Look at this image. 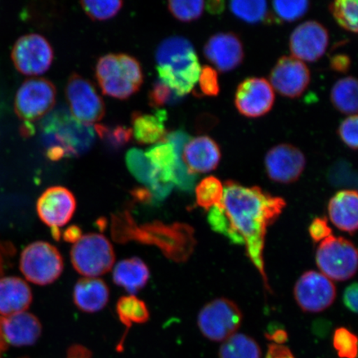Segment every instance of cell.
<instances>
[{"instance_id": "obj_27", "label": "cell", "mask_w": 358, "mask_h": 358, "mask_svg": "<svg viewBox=\"0 0 358 358\" xmlns=\"http://www.w3.org/2000/svg\"><path fill=\"white\" fill-rule=\"evenodd\" d=\"M357 80L353 77L343 78L334 85L330 95L331 102L340 113L357 115Z\"/></svg>"}, {"instance_id": "obj_15", "label": "cell", "mask_w": 358, "mask_h": 358, "mask_svg": "<svg viewBox=\"0 0 358 358\" xmlns=\"http://www.w3.org/2000/svg\"><path fill=\"white\" fill-rule=\"evenodd\" d=\"M265 164L267 176L272 181L288 185L301 178L306 158L297 147L281 144L267 152Z\"/></svg>"}, {"instance_id": "obj_40", "label": "cell", "mask_w": 358, "mask_h": 358, "mask_svg": "<svg viewBox=\"0 0 358 358\" xmlns=\"http://www.w3.org/2000/svg\"><path fill=\"white\" fill-rule=\"evenodd\" d=\"M357 115H349L340 124L338 136L342 141L352 150L357 149Z\"/></svg>"}, {"instance_id": "obj_32", "label": "cell", "mask_w": 358, "mask_h": 358, "mask_svg": "<svg viewBox=\"0 0 358 358\" xmlns=\"http://www.w3.org/2000/svg\"><path fill=\"white\" fill-rule=\"evenodd\" d=\"M358 0H334L330 11L338 24L349 32L357 34Z\"/></svg>"}, {"instance_id": "obj_8", "label": "cell", "mask_w": 358, "mask_h": 358, "mask_svg": "<svg viewBox=\"0 0 358 358\" xmlns=\"http://www.w3.org/2000/svg\"><path fill=\"white\" fill-rule=\"evenodd\" d=\"M243 316L237 304L220 298L201 308L198 324L205 338L213 342H224L239 329Z\"/></svg>"}, {"instance_id": "obj_13", "label": "cell", "mask_w": 358, "mask_h": 358, "mask_svg": "<svg viewBox=\"0 0 358 358\" xmlns=\"http://www.w3.org/2000/svg\"><path fill=\"white\" fill-rule=\"evenodd\" d=\"M275 101L274 89L266 79L249 78L237 87L234 102L236 110L245 117L259 118L271 110Z\"/></svg>"}, {"instance_id": "obj_5", "label": "cell", "mask_w": 358, "mask_h": 358, "mask_svg": "<svg viewBox=\"0 0 358 358\" xmlns=\"http://www.w3.org/2000/svg\"><path fill=\"white\" fill-rule=\"evenodd\" d=\"M115 259L114 249L108 239L97 234L83 236L71 250V261L75 270L89 278L109 272Z\"/></svg>"}, {"instance_id": "obj_24", "label": "cell", "mask_w": 358, "mask_h": 358, "mask_svg": "<svg viewBox=\"0 0 358 358\" xmlns=\"http://www.w3.org/2000/svg\"><path fill=\"white\" fill-rule=\"evenodd\" d=\"M167 112L156 109L154 114H143L134 112L132 114V136L138 144L153 145L166 141L168 132L165 127Z\"/></svg>"}, {"instance_id": "obj_36", "label": "cell", "mask_w": 358, "mask_h": 358, "mask_svg": "<svg viewBox=\"0 0 358 358\" xmlns=\"http://www.w3.org/2000/svg\"><path fill=\"white\" fill-rule=\"evenodd\" d=\"M95 131L99 134L101 140L113 149H119L127 145L132 138V129L123 125L110 127L107 125L106 127V125L96 124Z\"/></svg>"}, {"instance_id": "obj_21", "label": "cell", "mask_w": 358, "mask_h": 358, "mask_svg": "<svg viewBox=\"0 0 358 358\" xmlns=\"http://www.w3.org/2000/svg\"><path fill=\"white\" fill-rule=\"evenodd\" d=\"M125 161L132 176L148 187L152 199L158 201L166 199L173 185H167L159 180L158 173L152 166L145 153L138 149L129 150L125 157Z\"/></svg>"}, {"instance_id": "obj_4", "label": "cell", "mask_w": 358, "mask_h": 358, "mask_svg": "<svg viewBox=\"0 0 358 358\" xmlns=\"http://www.w3.org/2000/svg\"><path fill=\"white\" fill-rule=\"evenodd\" d=\"M96 78L103 94L127 100L141 89L144 75L136 59L128 55H107L98 60Z\"/></svg>"}, {"instance_id": "obj_17", "label": "cell", "mask_w": 358, "mask_h": 358, "mask_svg": "<svg viewBox=\"0 0 358 358\" xmlns=\"http://www.w3.org/2000/svg\"><path fill=\"white\" fill-rule=\"evenodd\" d=\"M76 207L77 201L73 192L64 187H52L40 196L37 212L40 219L52 230H59L73 217Z\"/></svg>"}, {"instance_id": "obj_42", "label": "cell", "mask_w": 358, "mask_h": 358, "mask_svg": "<svg viewBox=\"0 0 358 358\" xmlns=\"http://www.w3.org/2000/svg\"><path fill=\"white\" fill-rule=\"evenodd\" d=\"M352 64L351 58L346 55H336L330 58V66L340 73H347Z\"/></svg>"}, {"instance_id": "obj_18", "label": "cell", "mask_w": 358, "mask_h": 358, "mask_svg": "<svg viewBox=\"0 0 358 358\" xmlns=\"http://www.w3.org/2000/svg\"><path fill=\"white\" fill-rule=\"evenodd\" d=\"M203 53L217 71L225 73L243 64L245 57L243 43L234 33H218L209 38Z\"/></svg>"}, {"instance_id": "obj_29", "label": "cell", "mask_w": 358, "mask_h": 358, "mask_svg": "<svg viewBox=\"0 0 358 358\" xmlns=\"http://www.w3.org/2000/svg\"><path fill=\"white\" fill-rule=\"evenodd\" d=\"M219 358H262V350L256 340L236 333L223 342Z\"/></svg>"}, {"instance_id": "obj_34", "label": "cell", "mask_w": 358, "mask_h": 358, "mask_svg": "<svg viewBox=\"0 0 358 358\" xmlns=\"http://www.w3.org/2000/svg\"><path fill=\"white\" fill-rule=\"evenodd\" d=\"M169 10L178 21L190 22L203 15L205 0H168Z\"/></svg>"}, {"instance_id": "obj_43", "label": "cell", "mask_w": 358, "mask_h": 358, "mask_svg": "<svg viewBox=\"0 0 358 358\" xmlns=\"http://www.w3.org/2000/svg\"><path fill=\"white\" fill-rule=\"evenodd\" d=\"M357 294L358 289L357 283L352 284L344 291L343 303L349 310L357 312Z\"/></svg>"}, {"instance_id": "obj_35", "label": "cell", "mask_w": 358, "mask_h": 358, "mask_svg": "<svg viewBox=\"0 0 358 358\" xmlns=\"http://www.w3.org/2000/svg\"><path fill=\"white\" fill-rule=\"evenodd\" d=\"M273 10L280 20L292 22L301 20L310 8V0H272Z\"/></svg>"}, {"instance_id": "obj_30", "label": "cell", "mask_w": 358, "mask_h": 358, "mask_svg": "<svg viewBox=\"0 0 358 358\" xmlns=\"http://www.w3.org/2000/svg\"><path fill=\"white\" fill-rule=\"evenodd\" d=\"M232 13L249 24H258L271 21L267 0H229Z\"/></svg>"}, {"instance_id": "obj_28", "label": "cell", "mask_w": 358, "mask_h": 358, "mask_svg": "<svg viewBox=\"0 0 358 358\" xmlns=\"http://www.w3.org/2000/svg\"><path fill=\"white\" fill-rule=\"evenodd\" d=\"M116 313L127 328V333L132 325L145 324L150 319V311L146 303L133 294L119 299L116 303Z\"/></svg>"}, {"instance_id": "obj_19", "label": "cell", "mask_w": 358, "mask_h": 358, "mask_svg": "<svg viewBox=\"0 0 358 358\" xmlns=\"http://www.w3.org/2000/svg\"><path fill=\"white\" fill-rule=\"evenodd\" d=\"M221 158L220 147L208 136L192 138L183 146L181 153V159L189 174L213 171Z\"/></svg>"}, {"instance_id": "obj_6", "label": "cell", "mask_w": 358, "mask_h": 358, "mask_svg": "<svg viewBox=\"0 0 358 358\" xmlns=\"http://www.w3.org/2000/svg\"><path fill=\"white\" fill-rule=\"evenodd\" d=\"M316 263L322 274L329 280L345 281L356 274L357 250L350 241L331 235L321 241Z\"/></svg>"}, {"instance_id": "obj_39", "label": "cell", "mask_w": 358, "mask_h": 358, "mask_svg": "<svg viewBox=\"0 0 358 358\" xmlns=\"http://www.w3.org/2000/svg\"><path fill=\"white\" fill-rule=\"evenodd\" d=\"M201 92L207 96H217L220 93L217 71L212 66H204L201 69L199 78Z\"/></svg>"}, {"instance_id": "obj_12", "label": "cell", "mask_w": 358, "mask_h": 358, "mask_svg": "<svg viewBox=\"0 0 358 358\" xmlns=\"http://www.w3.org/2000/svg\"><path fill=\"white\" fill-rule=\"evenodd\" d=\"M294 294L303 311L320 313L332 306L336 298V288L328 277L311 271L304 273L298 280Z\"/></svg>"}, {"instance_id": "obj_46", "label": "cell", "mask_w": 358, "mask_h": 358, "mask_svg": "<svg viewBox=\"0 0 358 358\" xmlns=\"http://www.w3.org/2000/svg\"><path fill=\"white\" fill-rule=\"evenodd\" d=\"M225 0H206V8L212 15H219L225 10Z\"/></svg>"}, {"instance_id": "obj_37", "label": "cell", "mask_w": 358, "mask_h": 358, "mask_svg": "<svg viewBox=\"0 0 358 358\" xmlns=\"http://www.w3.org/2000/svg\"><path fill=\"white\" fill-rule=\"evenodd\" d=\"M334 347L340 358H357V336L345 328L336 329L334 336Z\"/></svg>"}, {"instance_id": "obj_49", "label": "cell", "mask_w": 358, "mask_h": 358, "mask_svg": "<svg viewBox=\"0 0 358 358\" xmlns=\"http://www.w3.org/2000/svg\"><path fill=\"white\" fill-rule=\"evenodd\" d=\"M266 337L268 339L273 340L275 344H284L286 341H287V334L283 330H277L275 332L271 335L266 334Z\"/></svg>"}, {"instance_id": "obj_2", "label": "cell", "mask_w": 358, "mask_h": 358, "mask_svg": "<svg viewBox=\"0 0 358 358\" xmlns=\"http://www.w3.org/2000/svg\"><path fill=\"white\" fill-rule=\"evenodd\" d=\"M155 60L159 80L178 97L192 92L199 82L201 67L189 39L181 36L164 39L157 48Z\"/></svg>"}, {"instance_id": "obj_10", "label": "cell", "mask_w": 358, "mask_h": 358, "mask_svg": "<svg viewBox=\"0 0 358 358\" xmlns=\"http://www.w3.org/2000/svg\"><path fill=\"white\" fill-rule=\"evenodd\" d=\"M66 96L71 115L83 124L100 122L106 114L105 103L90 80L71 74L67 80Z\"/></svg>"}, {"instance_id": "obj_47", "label": "cell", "mask_w": 358, "mask_h": 358, "mask_svg": "<svg viewBox=\"0 0 358 358\" xmlns=\"http://www.w3.org/2000/svg\"><path fill=\"white\" fill-rule=\"evenodd\" d=\"M66 358H92V352L82 345H73L67 352Z\"/></svg>"}, {"instance_id": "obj_38", "label": "cell", "mask_w": 358, "mask_h": 358, "mask_svg": "<svg viewBox=\"0 0 358 358\" xmlns=\"http://www.w3.org/2000/svg\"><path fill=\"white\" fill-rule=\"evenodd\" d=\"M176 93L159 79L156 80L149 94L150 105L154 108L171 104L179 99Z\"/></svg>"}, {"instance_id": "obj_11", "label": "cell", "mask_w": 358, "mask_h": 358, "mask_svg": "<svg viewBox=\"0 0 358 358\" xmlns=\"http://www.w3.org/2000/svg\"><path fill=\"white\" fill-rule=\"evenodd\" d=\"M11 57L20 73L39 76L50 69L55 53L46 38L42 35L32 34L22 36L17 40Z\"/></svg>"}, {"instance_id": "obj_26", "label": "cell", "mask_w": 358, "mask_h": 358, "mask_svg": "<svg viewBox=\"0 0 358 358\" xmlns=\"http://www.w3.org/2000/svg\"><path fill=\"white\" fill-rule=\"evenodd\" d=\"M149 268L140 258L123 259L115 266L113 280L129 294H136L145 287L150 279Z\"/></svg>"}, {"instance_id": "obj_7", "label": "cell", "mask_w": 358, "mask_h": 358, "mask_svg": "<svg viewBox=\"0 0 358 358\" xmlns=\"http://www.w3.org/2000/svg\"><path fill=\"white\" fill-rule=\"evenodd\" d=\"M20 270L25 278L35 285H50L62 275L64 261L55 246L35 241L22 250Z\"/></svg>"}, {"instance_id": "obj_3", "label": "cell", "mask_w": 358, "mask_h": 358, "mask_svg": "<svg viewBox=\"0 0 358 358\" xmlns=\"http://www.w3.org/2000/svg\"><path fill=\"white\" fill-rule=\"evenodd\" d=\"M41 128L47 151L64 157L86 153L95 140L92 125L78 122L65 110H58L48 115L43 119Z\"/></svg>"}, {"instance_id": "obj_20", "label": "cell", "mask_w": 358, "mask_h": 358, "mask_svg": "<svg viewBox=\"0 0 358 358\" xmlns=\"http://www.w3.org/2000/svg\"><path fill=\"white\" fill-rule=\"evenodd\" d=\"M0 334L8 347L34 345L42 334V324L32 313L0 316Z\"/></svg>"}, {"instance_id": "obj_33", "label": "cell", "mask_w": 358, "mask_h": 358, "mask_svg": "<svg viewBox=\"0 0 358 358\" xmlns=\"http://www.w3.org/2000/svg\"><path fill=\"white\" fill-rule=\"evenodd\" d=\"M80 6L90 19L106 21L122 10L123 0H80Z\"/></svg>"}, {"instance_id": "obj_1", "label": "cell", "mask_w": 358, "mask_h": 358, "mask_svg": "<svg viewBox=\"0 0 358 358\" xmlns=\"http://www.w3.org/2000/svg\"><path fill=\"white\" fill-rule=\"evenodd\" d=\"M223 186L222 203L209 210L210 226L232 243L245 246L246 255L270 290L263 255L266 235L268 227L283 212L285 201L256 186L245 187L234 181Z\"/></svg>"}, {"instance_id": "obj_48", "label": "cell", "mask_w": 358, "mask_h": 358, "mask_svg": "<svg viewBox=\"0 0 358 358\" xmlns=\"http://www.w3.org/2000/svg\"><path fill=\"white\" fill-rule=\"evenodd\" d=\"M83 236L82 230L78 226H71L65 231L64 241L70 243H76Z\"/></svg>"}, {"instance_id": "obj_22", "label": "cell", "mask_w": 358, "mask_h": 358, "mask_svg": "<svg viewBox=\"0 0 358 358\" xmlns=\"http://www.w3.org/2000/svg\"><path fill=\"white\" fill-rule=\"evenodd\" d=\"M33 301L32 290L16 276H0V316L25 312Z\"/></svg>"}, {"instance_id": "obj_9", "label": "cell", "mask_w": 358, "mask_h": 358, "mask_svg": "<svg viewBox=\"0 0 358 358\" xmlns=\"http://www.w3.org/2000/svg\"><path fill=\"white\" fill-rule=\"evenodd\" d=\"M57 90L50 80L29 79L17 90L15 110L24 124L44 117L55 106Z\"/></svg>"}, {"instance_id": "obj_14", "label": "cell", "mask_w": 358, "mask_h": 358, "mask_svg": "<svg viewBox=\"0 0 358 358\" xmlns=\"http://www.w3.org/2000/svg\"><path fill=\"white\" fill-rule=\"evenodd\" d=\"M310 71L301 60L284 56L271 71L270 83L281 96L294 99L301 96L310 83Z\"/></svg>"}, {"instance_id": "obj_31", "label": "cell", "mask_w": 358, "mask_h": 358, "mask_svg": "<svg viewBox=\"0 0 358 358\" xmlns=\"http://www.w3.org/2000/svg\"><path fill=\"white\" fill-rule=\"evenodd\" d=\"M196 204L206 211L222 203L224 186L216 177L209 176L201 180L195 190Z\"/></svg>"}, {"instance_id": "obj_50", "label": "cell", "mask_w": 358, "mask_h": 358, "mask_svg": "<svg viewBox=\"0 0 358 358\" xmlns=\"http://www.w3.org/2000/svg\"><path fill=\"white\" fill-rule=\"evenodd\" d=\"M8 346L0 334V358H2L3 353L7 351Z\"/></svg>"}, {"instance_id": "obj_44", "label": "cell", "mask_w": 358, "mask_h": 358, "mask_svg": "<svg viewBox=\"0 0 358 358\" xmlns=\"http://www.w3.org/2000/svg\"><path fill=\"white\" fill-rule=\"evenodd\" d=\"M266 358H295L290 349L280 344L268 345Z\"/></svg>"}, {"instance_id": "obj_41", "label": "cell", "mask_w": 358, "mask_h": 358, "mask_svg": "<svg viewBox=\"0 0 358 358\" xmlns=\"http://www.w3.org/2000/svg\"><path fill=\"white\" fill-rule=\"evenodd\" d=\"M308 232L315 243H321L332 234V229L329 226L328 220L325 217L315 218L311 223Z\"/></svg>"}, {"instance_id": "obj_25", "label": "cell", "mask_w": 358, "mask_h": 358, "mask_svg": "<svg viewBox=\"0 0 358 358\" xmlns=\"http://www.w3.org/2000/svg\"><path fill=\"white\" fill-rule=\"evenodd\" d=\"M108 286L101 279L83 278L78 280L73 290L76 306L85 313L99 312L109 301Z\"/></svg>"}, {"instance_id": "obj_23", "label": "cell", "mask_w": 358, "mask_h": 358, "mask_svg": "<svg viewBox=\"0 0 358 358\" xmlns=\"http://www.w3.org/2000/svg\"><path fill=\"white\" fill-rule=\"evenodd\" d=\"M331 222L338 229L355 234L358 226V196L356 190H343L330 199L328 207Z\"/></svg>"}, {"instance_id": "obj_16", "label": "cell", "mask_w": 358, "mask_h": 358, "mask_svg": "<svg viewBox=\"0 0 358 358\" xmlns=\"http://www.w3.org/2000/svg\"><path fill=\"white\" fill-rule=\"evenodd\" d=\"M329 43L328 29L319 22L307 21L291 34L289 50L299 60L315 62L324 55Z\"/></svg>"}, {"instance_id": "obj_45", "label": "cell", "mask_w": 358, "mask_h": 358, "mask_svg": "<svg viewBox=\"0 0 358 358\" xmlns=\"http://www.w3.org/2000/svg\"><path fill=\"white\" fill-rule=\"evenodd\" d=\"M13 252V245L0 240V276H3L8 259L12 257Z\"/></svg>"}]
</instances>
